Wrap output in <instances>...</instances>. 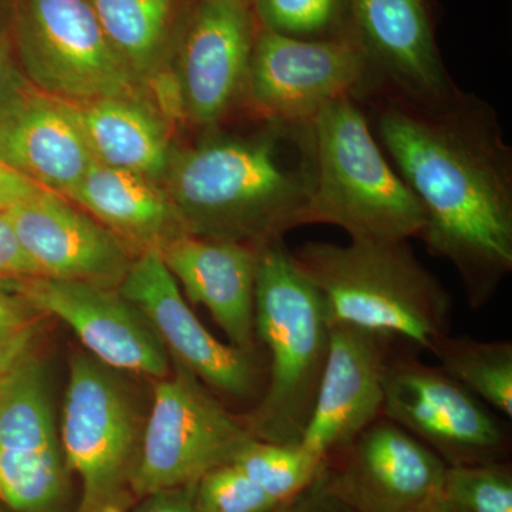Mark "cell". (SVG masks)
<instances>
[{"label":"cell","instance_id":"cell-1","mask_svg":"<svg viewBox=\"0 0 512 512\" xmlns=\"http://www.w3.org/2000/svg\"><path fill=\"white\" fill-rule=\"evenodd\" d=\"M375 113L377 143L423 208L420 241L484 308L512 272V151L497 114L460 90L433 104L386 93Z\"/></svg>","mask_w":512,"mask_h":512},{"label":"cell","instance_id":"cell-2","mask_svg":"<svg viewBox=\"0 0 512 512\" xmlns=\"http://www.w3.org/2000/svg\"><path fill=\"white\" fill-rule=\"evenodd\" d=\"M262 124L248 136H215L173 151L163 188L187 234L261 249L311 224V123Z\"/></svg>","mask_w":512,"mask_h":512},{"label":"cell","instance_id":"cell-3","mask_svg":"<svg viewBox=\"0 0 512 512\" xmlns=\"http://www.w3.org/2000/svg\"><path fill=\"white\" fill-rule=\"evenodd\" d=\"M318 288L330 325L433 352L450 335L453 299L407 241L306 242L292 251Z\"/></svg>","mask_w":512,"mask_h":512},{"label":"cell","instance_id":"cell-4","mask_svg":"<svg viewBox=\"0 0 512 512\" xmlns=\"http://www.w3.org/2000/svg\"><path fill=\"white\" fill-rule=\"evenodd\" d=\"M255 332L268 350V383L245 427L255 439L299 446L328 359L330 322L284 239L259 251Z\"/></svg>","mask_w":512,"mask_h":512},{"label":"cell","instance_id":"cell-5","mask_svg":"<svg viewBox=\"0 0 512 512\" xmlns=\"http://www.w3.org/2000/svg\"><path fill=\"white\" fill-rule=\"evenodd\" d=\"M357 97H343L311 121L315 190L311 224H330L352 241L420 238L426 217L377 143Z\"/></svg>","mask_w":512,"mask_h":512},{"label":"cell","instance_id":"cell-6","mask_svg":"<svg viewBox=\"0 0 512 512\" xmlns=\"http://www.w3.org/2000/svg\"><path fill=\"white\" fill-rule=\"evenodd\" d=\"M90 355H74L64 394L60 446L80 481L74 512H130L131 476L143 426L126 384Z\"/></svg>","mask_w":512,"mask_h":512},{"label":"cell","instance_id":"cell-7","mask_svg":"<svg viewBox=\"0 0 512 512\" xmlns=\"http://www.w3.org/2000/svg\"><path fill=\"white\" fill-rule=\"evenodd\" d=\"M249 437L245 424L175 363L174 372L154 384L131 476L134 498L197 484L208 471L231 463Z\"/></svg>","mask_w":512,"mask_h":512},{"label":"cell","instance_id":"cell-8","mask_svg":"<svg viewBox=\"0 0 512 512\" xmlns=\"http://www.w3.org/2000/svg\"><path fill=\"white\" fill-rule=\"evenodd\" d=\"M18 32L23 69L39 92L70 103L140 94L89 0H23Z\"/></svg>","mask_w":512,"mask_h":512},{"label":"cell","instance_id":"cell-9","mask_svg":"<svg viewBox=\"0 0 512 512\" xmlns=\"http://www.w3.org/2000/svg\"><path fill=\"white\" fill-rule=\"evenodd\" d=\"M372 70L353 33L329 39H298L259 26L247 103L261 119L306 124L343 97L363 99Z\"/></svg>","mask_w":512,"mask_h":512},{"label":"cell","instance_id":"cell-10","mask_svg":"<svg viewBox=\"0 0 512 512\" xmlns=\"http://www.w3.org/2000/svg\"><path fill=\"white\" fill-rule=\"evenodd\" d=\"M382 417L412 434L450 466L497 461L508 434L487 404L414 357L387 359Z\"/></svg>","mask_w":512,"mask_h":512},{"label":"cell","instance_id":"cell-11","mask_svg":"<svg viewBox=\"0 0 512 512\" xmlns=\"http://www.w3.org/2000/svg\"><path fill=\"white\" fill-rule=\"evenodd\" d=\"M5 281L33 311L66 323L90 356L110 369L157 380L170 375L163 343L146 316L119 289L49 276Z\"/></svg>","mask_w":512,"mask_h":512},{"label":"cell","instance_id":"cell-12","mask_svg":"<svg viewBox=\"0 0 512 512\" xmlns=\"http://www.w3.org/2000/svg\"><path fill=\"white\" fill-rule=\"evenodd\" d=\"M259 23L254 0H201L178 60L181 113L192 126L214 128L247 103L249 66Z\"/></svg>","mask_w":512,"mask_h":512},{"label":"cell","instance_id":"cell-13","mask_svg":"<svg viewBox=\"0 0 512 512\" xmlns=\"http://www.w3.org/2000/svg\"><path fill=\"white\" fill-rule=\"evenodd\" d=\"M119 292L146 316L175 363L205 386L239 400L255 392L256 352L225 345L208 332L185 302L158 249H147L133 259Z\"/></svg>","mask_w":512,"mask_h":512},{"label":"cell","instance_id":"cell-14","mask_svg":"<svg viewBox=\"0 0 512 512\" xmlns=\"http://www.w3.org/2000/svg\"><path fill=\"white\" fill-rule=\"evenodd\" d=\"M338 454V468L326 463L329 487L352 512H417L443 494V458L384 417Z\"/></svg>","mask_w":512,"mask_h":512},{"label":"cell","instance_id":"cell-15","mask_svg":"<svg viewBox=\"0 0 512 512\" xmlns=\"http://www.w3.org/2000/svg\"><path fill=\"white\" fill-rule=\"evenodd\" d=\"M350 30L365 50L373 90L417 103H441L457 92L436 35L431 0H349Z\"/></svg>","mask_w":512,"mask_h":512},{"label":"cell","instance_id":"cell-16","mask_svg":"<svg viewBox=\"0 0 512 512\" xmlns=\"http://www.w3.org/2000/svg\"><path fill=\"white\" fill-rule=\"evenodd\" d=\"M5 212L39 276L119 289L130 248L62 194L42 188Z\"/></svg>","mask_w":512,"mask_h":512},{"label":"cell","instance_id":"cell-17","mask_svg":"<svg viewBox=\"0 0 512 512\" xmlns=\"http://www.w3.org/2000/svg\"><path fill=\"white\" fill-rule=\"evenodd\" d=\"M393 340L330 325L329 352L299 447L326 463L382 417L383 375Z\"/></svg>","mask_w":512,"mask_h":512},{"label":"cell","instance_id":"cell-18","mask_svg":"<svg viewBox=\"0 0 512 512\" xmlns=\"http://www.w3.org/2000/svg\"><path fill=\"white\" fill-rule=\"evenodd\" d=\"M261 249L183 234L160 254L187 298L211 313L232 346L256 352L255 282Z\"/></svg>","mask_w":512,"mask_h":512},{"label":"cell","instance_id":"cell-19","mask_svg":"<svg viewBox=\"0 0 512 512\" xmlns=\"http://www.w3.org/2000/svg\"><path fill=\"white\" fill-rule=\"evenodd\" d=\"M0 161L66 194L94 161L72 104L30 87L0 124Z\"/></svg>","mask_w":512,"mask_h":512},{"label":"cell","instance_id":"cell-20","mask_svg":"<svg viewBox=\"0 0 512 512\" xmlns=\"http://www.w3.org/2000/svg\"><path fill=\"white\" fill-rule=\"evenodd\" d=\"M63 197L140 252L161 251L174 238L187 234L164 188L133 171L94 160Z\"/></svg>","mask_w":512,"mask_h":512},{"label":"cell","instance_id":"cell-21","mask_svg":"<svg viewBox=\"0 0 512 512\" xmlns=\"http://www.w3.org/2000/svg\"><path fill=\"white\" fill-rule=\"evenodd\" d=\"M70 104L94 160L163 180L174 151L170 131L140 94Z\"/></svg>","mask_w":512,"mask_h":512},{"label":"cell","instance_id":"cell-22","mask_svg":"<svg viewBox=\"0 0 512 512\" xmlns=\"http://www.w3.org/2000/svg\"><path fill=\"white\" fill-rule=\"evenodd\" d=\"M59 451L49 384L42 366L28 356L0 375V458L25 460Z\"/></svg>","mask_w":512,"mask_h":512},{"label":"cell","instance_id":"cell-23","mask_svg":"<svg viewBox=\"0 0 512 512\" xmlns=\"http://www.w3.org/2000/svg\"><path fill=\"white\" fill-rule=\"evenodd\" d=\"M431 355L439 367L468 392L512 419V343L483 342L468 336H446L437 343Z\"/></svg>","mask_w":512,"mask_h":512},{"label":"cell","instance_id":"cell-24","mask_svg":"<svg viewBox=\"0 0 512 512\" xmlns=\"http://www.w3.org/2000/svg\"><path fill=\"white\" fill-rule=\"evenodd\" d=\"M101 29L134 74L154 69L168 23L171 0H89Z\"/></svg>","mask_w":512,"mask_h":512},{"label":"cell","instance_id":"cell-25","mask_svg":"<svg viewBox=\"0 0 512 512\" xmlns=\"http://www.w3.org/2000/svg\"><path fill=\"white\" fill-rule=\"evenodd\" d=\"M229 464L266 494L285 504L311 485L326 463L309 456L299 446L249 437Z\"/></svg>","mask_w":512,"mask_h":512},{"label":"cell","instance_id":"cell-26","mask_svg":"<svg viewBox=\"0 0 512 512\" xmlns=\"http://www.w3.org/2000/svg\"><path fill=\"white\" fill-rule=\"evenodd\" d=\"M259 26L298 39L348 35L349 0H254Z\"/></svg>","mask_w":512,"mask_h":512},{"label":"cell","instance_id":"cell-27","mask_svg":"<svg viewBox=\"0 0 512 512\" xmlns=\"http://www.w3.org/2000/svg\"><path fill=\"white\" fill-rule=\"evenodd\" d=\"M444 498L456 512H512V474L497 461L447 467Z\"/></svg>","mask_w":512,"mask_h":512},{"label":"cell","instance_id":"cell-28","mask_svg":"<svg viewBox=\"0 0 512 512\" xmlns=\"http://www.w3.org/2000/svg\"><path fill=\"white\" fill-rule=\"evenodd\" d=\"M200 512H275L281 503L232 464L208 471L195 484Z\"/></svg>","mask_w":512,"mask_h":512},{"label":"cell","instance_id":"cell-29","mask_svg":"<svg viewBox=\"0 0 512 512\" xmlns=\"http://www.w3.org/2000/svg\"><path fill=\"white\" fill-rule=\"evenodd\" d=\"M39 313L18 296L0 288V375L28 357Z\"/></svg>","mask_w":512,"mask_h":512},{"label":"cell","instance_id":"cell-30","mask_svg":"<svg viewBox=\"0 0 512 512\" xmlns=\"http://www.w3.org/2000/svg\"><path fill=\"white\" fill-rule=\"evenodd\" d=\"M32 87L29 80L20 72L13 55L12 43L8 35H0V124L10 110Z\"/></svg>","mask_w":512,"mask_h":512},{"label":"cell","instance_id":"cell-31","mask_svg":"<svg viewBox=\"0 0 512 512\" xmlns=\"http://www.w3.org/2000/svg\"><path fill=\"white\" fill-rule=\"evenodd\" d=\"M328 463V461H326ZM275 512H352L330 490L326 464L318 477L301 494L282 504Z\"/></svg>","mask_w":512,"mask_h":512},{"label":"cell","instance_id":"cell-32","mask_svg":"<svg viewBox=\"0 0 512 512\" xmlns=\"http://www.w3.org/2000/svg\"><path fill=\"white\" fill-rule=\"evenodd\" d=\"M39 276L32 261L20 247L6 212H0V279Z\"/></svg>","mask_w":512,"mask_h":512},{"label":"cell","instance_id":"cell-33","mask_svg":"<svg viewBox=\"0 0 512 512\" xmlns=\"http://www.w3.org/2000/svg\"><path fill=\"white\" fill-rule=\"evenodd\" d=\"M138 501L141 503L130 512H200L195 503V484L146 495Z\"/></svg>","mask_w":512,"mask_h":512},{"label":"cell","instance_id":"cell-34","mask_svg":"<svg viewBox=\"0 0 512 512\" xmlns=\"http://www.w3.org/2000/svg\"><path fill=\"white\" fill-rule=\"evenodd\" d=\"M40 190V185L0 161V212L8 211Z\"/></svg>","mask_w":512,"mask_h":512},{"label":"cell","instance_id":"cell-35","mask_svg":"<svg viewBox=\"0 0 512 512\" xmlns=\"http://www.w3.org/2000/svg\"><path fill=\"white\" fill-rule=\"evenodd\" d=\"M417 512H456L454 508L448 504L446 498H444L443 494H440L439 497L433 498L429 504L424 505L421 510Z\"/></svg>","mask_w":512,"mask_h":512}]
</instances>
